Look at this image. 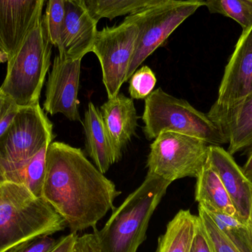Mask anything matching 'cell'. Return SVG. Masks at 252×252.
Segmentation results:
<instances>
[{
	"label": "cell",
	"mask_w": 252,
	"mask_h": 252,
	"mask_svg": "<svg viewBox=\"0 0 252 252\" xmlns=\"http://www.w3.org/2000/svg\"><path fill=\"white\" fill-rule=\"evenodd\" d=\"M121 192L89 161L81 149L51 142L46 157L42 196L63 218L71 232L95 228Z\"/></svg>",
	"instance_id": "1"
},
{
	"label": "cell",
	"mask_w": 252,
	"mask_h": 252,
	"mask_svg": "<svg viewBox=\"0 0 252 252\" xmlns=\"http://www.w3.org/2000/svg\"><path fill=\"white\" fill-rule=\"evenodd\" d=\"M171 182L148 173L142 185L114 209L100 230L94 229L102 252H136L145 241L148 224Z\"/></svg>",
	"instance_id": "2"
},
{
	"label": "cell",
	"mask_w": 252,
	"mask_h": 252,
	"mask_svg": "<svg viewBox=\"0 0 252 252\" xmlns=\"http://www.w3.org/2000/svg\"><path fill=\"white\" fill-rule=\"evenodd\" d=\"M63 218L26 187L0 184V252L38 237L63 230Z\"/></svg>",
	"instance_id": "3"
},
{
	"label": "cell",
	"mask_w": 252,
	"mask_h": 252,
	"mask_svg": "<svg viewBox=\"0 0 252 252\" xmlns=\"http://www.w3.org/2000/svg\"><path fill=\"white\" fill-rule=\"evenodd\" d=\"M142 121L143 132L148 140L155 139L161 132L171 131L198 138L209 145L228 144L221 129L208 115L161 88L154 90L145 99Z\"/></svg>",
	"instance_id": "4"
},
{
	"label": "cell",
	"mask_w": 252,
	"mask_h": 252,
	"mask_svg": "<svg viewBox=\"0 0 252 252\" xmlns=\"http://www.w3.org/2000/svg\"><path fill=\"white\" fill-rule=\"evenodd\" d=\"M42 17L7 61V75L0 87L19 107L38 103L51 64L53 44L47 37Z\"/></svg>",
	"instance_id": "5"
},
{
	"label": "cell",
	"mask_w": 252,
	"mask_h": 252,
	"mask_svg": "<svg viewBox=\"0 0 252 252\" xmlns=\"http://www.w3.org/2000/svg\"><path fill=\"white\" fill-rule=\"evenodd\" d=\"M54 138L53 124L39 103L20 107L14 121L0 137V184L22 185L27 163Z\"/></svg>",
	"instance_id": "6"
},
{
	"label": "cell",
	"mask_w": 252,
	"mask_h": 252,
	"mask_svg": "<svg viewBox=\"0 0 252 252\" xmlns=\"http://www.w3.org/2000/svg\"><path fill=\"white\" fill-rule=\"evenodd\" d=\"M205 0H169L154 7L126 16L138 28V37L126 82L135 71Z\"/></svg>",
	"instance_id": "7"
},
{
	"label": "cell",
	"mask_w": 252,
	"mask_h": 252,
	"mask_svg": "<svg viewBox=\"0 0 252 252\" xmlns=\"http://www.w3.org/2000/svg\"><path fill=\"white\" fill-rule=\"evenodd\" d=\"M209 146L193 136L161 132L151 145L148 173L171 183L185 177L196 178L207 161Z\"/></svg>",
	"instance_id": "8"
},
{
	"label": "cell",
	"mask_w": 252,
	"mask_h": 252,
	"mask_svg": "<svg viewBox=\"0 0 252 252\" xmlns=\"http://www.w3.org/2000/svg\"><path fill=\"white\" fill-rule=\"evenodd\" d=\"M138 32L136 24L127 18L121 25L106 27L97 32L92 52L100 62L109 98L118 95L126 82Z\"/></svg>",
	"instance_id": "9"
},
{
	"label": "cell",
	"mask_w": 252,
	"mask_h": 252,
	"mask_svg": "<svg viewBox=\"0 0 252 252\" xmlns=\"http://www.w3.org/2000/svg\"><path fill=\"white\" fill-rule=\"evenodd\" d=\"M81 59L69 60L58 54L53 61L46 88L44 109L51 115L62 114L81 122L78 100Z\"/></svg>",
	"instance_id": "10"
},
{
	"label": "cell",
	"mask_w": 252,
	"mask_h": 252,
	"mask_svg": "<svg viewBox=\"0 0 252 252\" xmlns=\"http://www.w3.org/2000/svg\"><path fill=\"white\" fill-rule=\"evenodd\" d=\"M47 0H0V62L16 53Z\"/></svg>",
	"instance_id": "11"
},
{
	"label": "cell",
	"mask_w": 252,
	"mask_h": 252,
	"mask_svg": "<svg viewBox=\"0 0 252 252\" xmlns=\"http://www.w3.org/2000/svg\"><path fill=\"white\" fill-rule=\"evenodd\" d=\"M252 94V25L243 30L225 68L215 104L230 106Z\"/></svg>",
	"instance_id": "12"
},
{
	"label": "cell",
	"mask_w": 252,
	"mask_h": 252,
	"mask_svg": "<svg viewBox=\"0 0 252 252\" xmlns=\"http://www.w3.org/2000/svg\"><path fill=\"white\" fill-rule=\"evenodd\" d=\"M207 161L226 189L236 210L237 219L247 224L252 205V181L221 146L210 145Z\"/></svg>",
	"instance_id": "13"
},
{
	"label": "cell",
	"mask_w": 252,
	"mask_h": 252,
	"mask_svg": "<svg viewBox=\"0 0 252 252\" xmlns=\"http://www.w3.org/2000/svg\"><path fill=\"white\" fill-rule=\"evenodd\" d=\"M97 22L86 7L66 1V14L61 36L59 54L69 60H82L93 51Z\"/></svg>",
	"instance_id": "14"
},
{
	"label": "cell",
	"mask_w": 252,
	"mask_h": 252,
	"mask_svg": "<svg viewBox=\"0 0 252 252\" xmlns=\"http://www.w3.org/2000/svg\"><path fill=\"white\" fill-rule=\"evenodd\" d=\"M207 115L227 138V151L231 155L252 146V94L230 106L214 103Z\"/></svg>",
	"instance_id": "15"
},
{
	"label": "cell",
	"mask_w": 252,
	"mask_h": 252,
	"mask_svg": "<svg viewBox=\"0 0 252 252\" xmlns=\"http://www.w3.org/2000/svg\"><path fill=\"white\" fill-rule=\"evenodd\" d=\"M100 112L117 161H119L137 127L138 117L133 99L119 93L103 103Z\"/></svg>",
	"instance_id": "16"
},
{
	"label": "cell",
	"mask_w": 252,
	"mask_h": 252,
	"mask_svg": "<svg viewBox=\"0 0 252 252\" xmlns=\"http://www.w3.org/2000/svg\"><path fill=\"white\" fill-rule=\"evenodd\" d=\"M86 150L96 167L105 174L114 163L118 162L100 109L90 102L84 122Z\"/></svg>",
	"instance_id": "17"
},
{
	"label": "cell",
	"mask_w": 252,
	"mask_h": 252,
	"mask_svg": "<svg viewBox=\"0 0 252 252\" xmlns=\"http://www.w3.org/2000/svg\"><path fill=\"white\" fill-rule=\"evenodd\" d=\"M195 198L198 205L208 211L233 216L237 212L220 178L206 161L196 177Z\"/></svg>",
	"instance_id": "18"
},
{
	"label": "cell",
	"mask_w": 252,
	"mask_h": 252,
	"mask_svg": "<svg viewBox=\"0 0 252 252\" xmlns=\"http://www.w3.org/2000/svg\"><path fill=\"white\" fill-rule=\"evenodd\" d=\"M198 220V216L189 210H180L169 222L165 232L158 239L157 252H189Z\"/></svg>",
	"instance_id": "19"
},
{
	"label": "cell",
	"mask_w": 252,
	"mask_h": 252,
	"mask_svg": "<svg viewBox=\"0 0 252 252\" xmlns=\"http://www.w3.org/2000/svg\"><path fill=\"white\" fill-rule=\"evenodd\" d=\"M169 0H85V6L97 22L128 16Z\"/></svg>",
	"instance_id": "20"
},
{
	"label": "cell",
	"mask_w": 252,
	"mask_h": 252,
	"mask_svg": "<svg viewBox=\"0 0 252 252\" xmlns=\"http://www.w3.org/2000/svg\"><path fill=\"white\" fill-rule=\"evenodd\" d=\"M205 210L220 232L229 239L238 251L252 252V235L247 223H243L233 216Z\"/></svg>",
	"instance_id": "21"
},
{
	"label": "cell",
	"mask_w": 252,
	"mask_h": 252,
	"mask_svg": "<svg viewBox=\"0 0 252 252\" xmlns=\"http://www.w3.org/2000/svg\"><path fill=\"white\" fill-rule=\"evenodd\" d=\"M205 6L211 13L233 19L243 30L252 25V1L250 0H205Z\"/></svg>",
	"instance_id": "22"
},
{
	"label": "cell",
	"mask_w": 252,
	"mask_h": 252,
	"mask_svg": "<svg viewBox=\"0 0 252 252\" xmlns=\"http://www.w3.org/2000/svg\"><path fill=\"white\" fill-rule=\"evenodd\" d=\"M38 151L28 163L23 170L22 185L26 187L35 197L42 196L43 185L46 171V157L49 145Z\"/></svg>",
	"instance_id": "23"
},
{
	"label": "cell",
	"mask_w": 252,
	"mask_h": 252,
	"mask_svg": "<svg viewBox=\"0 0 252 252\" xmlns=\"http://www.w3.org/2000/svg\"><path fill=\"white\" fill-rule=\"evenodd\" d=\"M66 14V0H47L43 24L53 46L59 48Z\"/></svg>",
	"instance_id": "24"
},
{
	"label": "cell",
	"mask_w": 252,
	"mask_h": 252,
	"mask_svg": "<svg viewBox=\"0 0 252 252\" xmlns=\"http://www.w3.org/2000/svg\"><path fill=\"white\" fill-rule=\"evenodd\" d=\"M157 84L155 74L148 66L136 69L129 79L128 92L132 99H146Z\"/></svg>",
	"instance_id": "25"
},
{
	"label": "cell",
	"mask_w": 252,
	"mask_h": 252,
	"mask_svg": "<svg viewBox=\"0 0 252 252\" xmlns=\"http://www.w3.org/2000/svg\"><path fill=\"white\" fill-rule=\"evenodd\" d=\"M198 218L216 252H240L220 232L210 215L200 205H198Z\"/></svg>",
	"instance_id": "26"
},
{
	"label": "cell",
	"mask_w": 252,
	"mask_h": 252,
	"mask_svg": "<svg viewBox=\"0 0 252 252\" xmlns=\"http://www.w3.org/2000/svg\"><path fill=\"white\" fill-rule=\"evenodd\" d=\"M50 235L38 237L22 243L5 252H50L56 247L59 241Z\"/></svg>",
	"instance_id": "27"
},
{
	"label": "cell",
	"mask_w": 252,
	"mask_h": 252,
	"mask_svg": "<svg viewBox=\"0 0 252 252\" xmlns=\"http://www.w3.org/2000/svg\"><path fill=\"white\" fill-rule=\"evenodd\" d=\"M19 109L16 102L0 90V137L11 125Z\"/></svg>",
	"instance_id": "28"
},
{
	"label": "cell",
	"mask_w": 252,
	"mask_h": 252,
	"mask_svg": "<svg viewBox=\"0 0 252 252\" xmlns=\"http://www.w3.org/2000/svg\"><path fill=\"white\" fill-rule=\"evenodd\" d=\"M189 252H216L206 234L205 230L200 221L199 218Z\"/></svg>",
	"instance_id": "29"
},
{
	"label": "cell",
	"mask_w": 252,
	"mask_h": 252,
	"mask_svg": "<svg viewBox=\"0 0 252 252\" xmlns=\"http://www.w3.org/2000/svg\"><path fill=\"white\" fill-rule=\"evenodd\" d=\"M75 252H102L94 233L84 234L78 236Z\"/></svg>",
	"instance_id": "30"
},
{
	"label": "cell",
	"mask_w": 252,
	"mask_h": 252,
	"mask_svg": "<svg viewBox=\"0 0 252 252\" xmlns=\"http://www.w3.org/2000/svg\"><path fill=\"white\" fill-rule=\"evenodd\" d=\"M78 236L77 233L71 232L66 236L62 237L59 244L50 252H75Z\"/></svg>",
	"instance_id": "31"
},
{
	"label": "cell",
	"mask_w": 252,
	"mask_h": 252,
	"mask_svg": "<svg viewBox=\"0 0 252 252\" xmlns=\"http://www.w3.org/2000/svg\"><path fill=\"white\" fill-rule=\"evenodd\" d=\"M250 149V153H249L248 158L246 161L244 167H242L244 173H245L246 176L252 181V145Z\"/></svg>",
	"instance_id": "32"
},
{
	"label": "cell",
	"mask_w": 252,
	"mask_h": 252,
	"mask_svg": "<svg viewBox=\"0 0 252 252\" xmlns=\"http://www.w3.org/2000/svg\"><path fill=\"white\" fill-rule=\"evenodd\" d=\"M66 1L73 3V4H77V5L81 6V7H86L85 0H66Z\"/></svg>",
	"instance_id": "33"
},
{
	"label": "cell",
	"mask_w": 252,
	"mask_h": 252,
	"mask_svg": "<svg viewBox=\"0 0 252 252\" xmlns=\"http://www.w3.org/2000/svg\"><path fill=\"white\" fill-rule=\"evenodd\" d=\"M247 225H248L249 229H250V233H251L252 238V205L251 209V213H250V219H249L248 223H247Z\"/></svg>",
	"instance_id": "34"
},
{
	"label": "cell",
	"mask_w": 252,
	"mask_h": 252,
	"mask_svg": "<svg viewBox=\"0 0 252 252\" xmlns=\"http://www.w3.org/2000/svg\"><path fill=\"white\" fill-rule=\"evenodd\" d=\"M250 1H252V0H250Z\"/></svg>",
	"instance_id": "35"
}]
</instances>
